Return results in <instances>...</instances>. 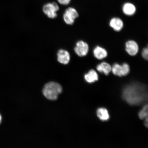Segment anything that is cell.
<instances>
[{"mask_svg":"<svg viewBox=\"0 0 148 148\" xmlns=\"http://www.w3.org/2000/svg\"><path fill=\"white\" fill-rule=\"evenodd\" d=\"M2 121V117L1 116V114H0V124H1V123Z\"/></svg>","mask_w":148,"mask_h":148,"instance_id":"cell-19","label":"cell"},{"mask_svg":"<svg viewBox=\"0 0 148 148\" xmlns=\"http://www.w3.org/2000/svg\"><path fill=\"white\" fill-rule=\"evenodd\" d=\"M125 50L129 55L134 56L138 52L139 48L138 44L134 40H129L125 44Z\"/></svg>","mask_w":148,"mask_h":148,"instance_id":"cell-7","label":"cell"},{"mask_svg":"<svg viewBox=\"0 0 148 148\" xmlns=\"http://www.w3.org/2000/svg\"><path fill=\"white\" fill-rule=\"evenodd\" d=\"M88 44L82 40L77 42L74 49L76 53L79 57L86 56L88 53Z\"/></svg>","mask_w":148,"mask_h":148,"instance_id":"cell-6","label":"cell"},{"mask_svg":"<svg viewBox=\"0 0 148 148\" xmlns=\"http://www.w3.org/2000/svg\"><path fill=\"white\" fill-rule=\"evenodd\" d=\"M110 25L114 31H119L123 29V23L120 18H114L110 20Z\"/></svg>","mask_w":148,"mask_h":148,"instance_id":"cell-9","label":"cell"},{"mask_svg":"<svg viewBox=\"0 0 148 148\" xmlns=\"http://www.w3.org/2000/svg\"><path fill=\"white\" fill-rule=\"evenodd\" d=\"M93 53L95 58L99 60L106 58L107 56L106 50L99 46H97L94 49Z\"/></svg>","mask_w":148,"mask_h":148,"instance_id":"cell-10","label":"cell"},{"mask_svg":"<svg viewBox=\"0 0 148 148\" xmlns=\"http://www.w3.org/2000/svg\"><path fill=\"white\" fill-rule=\"evenodd\" d=\"M112 70L114 75L122 77L126 75L129 73L130 67L127 63L123 64L122 65L116 63L113 65Z\"/></svg>","mask_w":148,"mask_h":148,"instance_id":"cell-3","label":"cell"},{"mask_svg":"<svg viewBox=\"0 0 148 148\" xmlns=\"http://www.w3.org/2000/svg\"><path fill=\"white\" fill-rule=\"evenodd\" d=\"M148 105H145L142 110L139 113V116L140 119L143 120L145 119L148 117Z\"/></svg>","mask_w":148,"mask_h":148,"instance_id":"cell-15","label":"cell"},{"mask_svg":"<svg viewBox=\"0 0 148 148\" xmlns=\"http://www.w3.org/2000/svg\"><path fill=\"white\" fill-rule=\"evenodd\" d=\"M123 10L124 14L127 16H132L136 12V9L134 5L130 3H126L123 5Z\"/></svg>","mask_w":148,"mask_h":148,"instance_id":"cell-11","label":"cell"},{"mask_svg":"<svg viewBox=\"0 0 148 148\" xmlns=\"http://www.w3.org/2000/svg\"><path fill=\"white\" fill-rule=\"evenodd\" d=\"M79 14L75 8L69 7L66 9L64 14L63 18L66 23L72 25L75 22V18L78 17Z\"/></svg>","mask_w":148,"mask_h":148,"instance_id":"cell-5","label":"cell"},{"mask_svg":"<svg viewBox=\"0 0 148 148\" xmlns=\"http://www.w3.org/2000/svg\"><path fill=\"white\" fill-rule=\"evenodd\" d=\"M84 78L86 82L89 83H93L98 80L99 76L95 70L92 69L85 75Z\"/></svg>","mask_w":148,"mask_h":148,"instance_id":"cell-12","label":"cell"},{"mask_svg":"<svg viewBox=\"0 0 148 148\" xmlns=\"http://www.w3.org/2000/svg\"><path fill=\"white\" fill-rule=\"evenodd\" d=\"M145 119V125L146 127H148V118H146Z\"/></svg>","mask_w":148,"mask_h":148,"instance_id":"cell-18","label":"cell"},{"mask_svg":"<svg viewBox=\"0 0 148 148\" xmlns=\"http://www.w3.org/2000/svg\"><path fill=\"white\" fill-rule=\"evenodd\" d=\"M62 91V88L60 84L57 82H51L44 86L42 93L46 99L50 100H56Z\"/></svg>","mask_w":148,"mask_h":148,"instance_id":"cell-2","label":"cell"},{"mask_svg":"<svg viewBox=\"0 0 148 148\" xmlns=\"http://www.w3.org/2000/svg\"><path fill=\"white\" fill-rule=\"evenodd\" d=\"M59 3L62 5H67L69 4L71 0H58Z\"/></svg>","mask_w":148,"mask_h":148,"instance_id":"cell-17","label":"cell"},{"mask_svg":"<svg viewBox=\"0 0 148 148\" xmlns=\"http://www.w3.org/2000/svg\"><path fill=\"white\" fill-rule=\"evenodd\" d=\"M147 93L145 85L134 83L127 85L124 88L123 97L129 104L137 106L147 101Z\"/></svg>","mask_w":148,"mask_h":148,"instance_id":"cell-1","label":"cell"},{"mask_svg":"<svg viewBox=\"0 0 148 148\" xmlns=\"http://www.w3.org/2000/svg\"><path fill=\"white\" fill-rule=\"evenodd\" d=\"M142 57L145 60H148V48H145L143 49L142 52Z\"/></svg>","mask_w":148,"mask_h":148,"instance_id":"cell-16","label":"cell"},{"mask_svg":"<svg viewBox=\"0 0 148 148\" xmlns=\"http://www.w3.org/2000/svg\"><path fill=\"white\" fill-rule=\"evenodd\" d=\"M97 69L98 71L108 75L112 70V66L108 63L103 62L97 65Z\"/></svg>","mask_w":148,"mask_h":148,"instance_id":"cell-13","label":"cell"},{"mask_svg":"<svg viewBox=\"0 0 148 148\" xmlns=\"http://www.w3.org/2000/svg\"><path fill=\"white\" fill-rule=\"evenodd\" d=\"M98 117L102 121H105L108 120L110 118V116L108 111L104 108L98 109L97 112Z\"/></svg>","mask_w":148,"mask_h":148,"instance_id":"cell-14","label":"cell"},{"mask_svg":"<svg viewBox=\"0 0 148 148\" xmlns=\"http://www.w3.org/2000/svg\"><path fill=\"white\" fill-rule=\"evenodd\" d=\"M57 60L60 63L66 64L69 63L70 58V55L67 51L64 49L60 50L57 53Z\"/></svg>","mask_w":148,"mask_h":148,"instance_id":"cell-8","label":"cell"},{"mask_svg":"<svg viewBox=\"0 0 148 148\" xmlns=\"http://www.w3.org/2000/svg\"><path fill=\"white\" fill-rule=\"evenodd\" d=\"M58 5L55 2L49 3L44 5L43 11L48 17L53 18L57 17L56 12L59 10Z\"/></svg>","mask_w":148,"mask_h":148,"instance_id":"cell-4","label":"cell"}]
</instances>
